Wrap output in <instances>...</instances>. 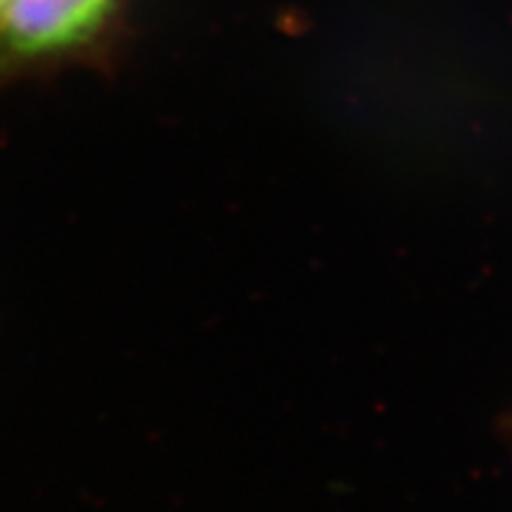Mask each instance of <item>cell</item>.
I'll use <instances>...</instances> for the list:
<instances>
[{
  "mask_svg": "<svg viewBox=\"0 0 512 512\" xmlns=\"http://www.w3.org/2000/svg\"><path fill=\"white\" fill-rule=\"evenodd\" d=\"M121 0H10L0 15V81L72 57L112 22Z\"/></svg>",
  "mask_w": 512,
  "mask_h": 512,
  "instance_id": "cell-1",
  "label": "cell"
},
{
  "mask_svg": "<svg viewBox=\"0 0 512 512\" xmlns=\"http://www.w3.org/2000/svg\"><path fill=\"white\" fill-rule=\"evenodd\" d=\"M8 5H10V0H0V15H3V12H5V8H8Z\"/></svg>",
  "mask_w": 512,
  "mask_h": 512,
  "instance_id": "cell-2",
  "label": "cell"
}]
</instances>
